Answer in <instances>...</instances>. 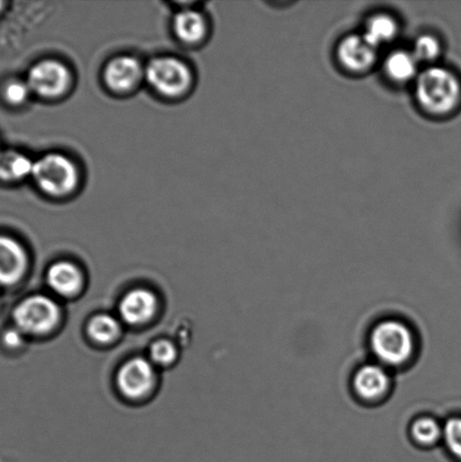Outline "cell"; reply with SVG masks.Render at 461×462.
Wrapping results in <instances>:
<instances>
[{
    "mask_svg": "<svg viewBox=\"0 0 461 462\" xmlns=\"http://www.w3.org/2000/svg\"><path fill=\"white\" fill-rule=\"evenodd\" d=\"M415 98L420 107L432 116H444L458 106L461 86L453 71L429 66L415 79Z\"/></svg>",
    "mask_w": 461,
    "mask_h": 462,
    "instance_id": "1",
    "label": "cell"
},
{
    "mask_svg": "<svg viewBox=\"0 0 461 462\" xmlns=\"http://www.w3.org/2000/svg\"><path fill=\"white\" fill-rule=\"evenodd\" d=\"M370 346L383 364L396 366L410 360L415 342L408 326L397 320H385L373 328Z\"/></svg>",
    "mask_w": 461,
    "mask_h": 462,
    "instance_id": "2",
    "label": "cell"
},
{
    "mask_svg": "<svg viewBox=\"0 0 461 462\" xmlns=\"http://www.w3.org/2000/svg\"><path fill=\"white\" fill-rule=\"evenodd\" d=\"M32 178L44 193L65 197L79 183V171L74 162L60 153H48L34 162Z\"/></svg>",
    "mask_w": 461,
    "mask_h": 462,
    "instance_id": "3",
    "label": "cell"
},
{
    "mask_svg": "<svg viewBox=\"0 0 461 462\" xmlns=\"http://www.w3.org/2000/svg\"><path fill=\"white\" fill-rule=\"evenodd\" d=\"M13 323L23 334L45 335L56 328L60 320V310L51 298L31 296L18 302L13 310Z\"/></svg>",
    "mask_w": 461,
    "mask_h": 462,
    "instance_id": "4",
    "label": "cell"
},
{
    "mask_svg": "<svg viewBox=\"0 0 461 462\" xmlns=\"http://www.w3.org/2000/svg\"><path fill=\"white\" fill-rule=\"evenodd\" d=\"M144 77L149 86L165 97H179L192 84L189 68L173 57L153 59L144 69Z\"/></svg>",
    "mask_w": 461,
    "mask_h": 462,
    "instance_id": "5",
    "label": "cell"
},
{
    "mask_svg": "<svg viewBox=\"0 0 461 462\" xmlns=\"http://www.w3.org/2000/svg\"><path fill=\"white\" fill-rule=\"evenodd\" d=\"M26 83L41 97L58 98L70 88L71 75L63 63L45 60L31 68Z\"/></svg>",
    "mask_w": 461,
    "mask_h": 462,
    "instance_id": "6",
    "label": "cell"
},
{
    "mask_svg": "<svg viewBox=\"0 0 461 462\" xmlns=\"http://www.w3.org/2000/svg\"><path fill=\"white\" fill-rule=\"evenodd\" d=\"M337 58L343 69L351 74H365L378 60V49L364 39L363 34L346 35L337 48Z\"/></svg>",
    "mask_w": 461,
    "mask_h": 462,
    "instance_id": "7",
    "label": "cell"
},
{
    "mask_svg": "<svg viewBox=\"0 0 461 462\" xmlns=\"http://www.w3.org/2000/svg\"><path fill=\"white\" fill-rule=\"evenodd\" d=\"M155 378V369L151 361L134 357L121 366L116 374V384L122 395L138 400L152 391Z\"/></svg>",
    "mask_w": 461,
    "mask_h": 462,
    "instance_id": "8",
    "label": "cell"
},
{
    "mask_svg": "<svg viewBox=\"0 0 461 462\" xmlns=\"http://www.w3.org/2000/svg\"><path fill=\"white\" fill-rule=\"evenodd\" d=\"M29 260L24 247L17 240L0 235V289L16 285L24 278Z\"/></svg>",
    "mask_w": 461,
    "mask_h": 462,
    "instance_id": "9",
    "label": "cell"
},
{
    "mask_svg": "<svg viewBox=\"0 0 461 462\" xmlns=\"http://www.w3.org/2000/svg\"><path fill=\"white\" fill-rule=\"evenodd\" d=\"M143 75L144 70L137 59L120 56L107 63L104 80L113 92L126 93L139 84Z\"/></svg>",
    "mask_w": 461,
    "mask_h": 462,
    "instance_id": "10",
    "label": "cell"
},
{
    "mask_svg": "<svg viewBox=\"0 0 461 462\" xmlns=\"http://www.w3.org/2000/svg\"><path fill=\"white\" fill-rule=\"evenodd\" d=\"M157 298L147 289L131 290L119 303V315L122 321L131 326L148 323L155 315Z\"/></svg>",
    "mask_w": 461,
    "mask_h": 462,
    "instance_id": "11",
    "label": "cell"
},
{
    "mask_svg": "<svg viewBox=\"0 0 461 462\" xmlns=\"http://www.w3.org/2000/svg\"><path fill=\"white\" fill-rule=\"evenodd\" d=\"M47 283L58 296L70 298L80 291L83 275L74 263L60 261L50 266Z\"/></svg>",
    "mask_w": 461,
    "mask_h": 462,
    "instance_id": "12",
    "label": "cell"
},
{
    "mask_svg": "<svg viewBox=\"0 0 461 462\" xmlns=\"http://www.w3.org/2000/svg\"><path fill=\"white\" fill-rule=\"evenodd\" d=\"M391 378L381 365H367L358 370L354 379L355 391L364 400L373 401L383 397L390 389Z\"/></svg>",
    "mask_w": 461,
    "mask_h": 462,
    "instance_id": "13",
    "label": "cell"
},
{
    "mask_svg": "<svg viewBox=\"0 0 461 462\" xmlns=\"http://www.w3.org/2000/svg\"><path fill=\"white\" fill-rule=\"evenodd\" d=\"M419 68L420 62L412 51H405V50L392 51L383 61V71L387 79L396 84L415 81L420 74Z\"/></svg>",
    "mask_w": 461,
    "mask_h": 462,
    "instance_id": "14",
    "label": "cell"
},
{
    "mask_svg": "<svg viewBox=\"0 0 461 462\" xmlns=\"http://www.w3.org/2000/svg\"><path fill=\"white\" fill-rule=\"evenodd\" d=\"M174 31L180 41L185 43H198L205 38L207 22L201 13L185 9L174 18Z\"/></svg>",
    "mask_w": 461,
    "mask_h": 462,
    "instance_id": "15",
    "label": "cell"
},
{
    "mask_svg": "<svg viewBox=\"0 0 461 462\" xmlns=\"http://www.w3.org/2000/svg\"><path fill=\"white\" fill-rule=\"evenodd\" d=\"M397 34L399 24L395 18L382 13L369 18L363 35L373 47L379 50L383 45L392 42Z\"/></svg>",
    "mask_w": 461,
    "mask_h": 462,
    "instance_id": "16",
    "label": "cell"
},
{
    "mask_svg": "<svg viewBox=\"0 0 461 462\" xmlns=\"http://www.w3.org/2000/svg\"><path fill=\"white\" fill-rule=\"evenodd\" d=\"M34 162L21 152H0V180L5 182H18L32 176Z\"/></svg>",
    "mask_w": 461,
    "mask_h": 462,
    "instance_id": "17",
    "label": "cell"
},
{
    "mask_svg": "<svg viewBox=\"0 0 461 462\" xmlns=\"http://www.w3.org/2000/svg\"><path fill=\"white\" fill-rule=\"evenodd\" d=\"M88 337L99 344L115 342L121 333L119 320L111 315L99 314L89 320L88 326Z\"/></svg>",
    "mask_w": 461,
    "mask_h": 462,
    "instance_id": "18",
    "label": "cell"
},
{
    "mask_svg": "<svg viewBox=\"0 0 461 462\" xmlns=\"http://www.w3.org/2000/svg\"><path fill=\"white\" fill-rule=\"evenodd\" d=\"M412 436L420 445H436L440 438L444 436V429H441L436 420L423 418L413 424Z\"/></svg>",
    "mask_w": 461,
    "mask_h": 462,
    "instance_id": "19",
    "label": "cell"
},
{
    "mask_svg": "<svg viewBox=\"0 0 461 462\" xmlns=\"http://www.w3.org/2000/svg\"><path fill=\"white\" fill-rule=\"evenodd\" d=\"M441 50V43L437 36L422 34L415 40L412 53L420 63H433L440 57Z\"/></svg>",
    "mask_w": 461,
    "mask_h": 462,
    "instance_id": "20",
    "label": "cell"
},
{
    "mask_svg": "<svg viewBox=\"0 0 461 462\" xmlns=\"http://www.w3.org/2000/svg\"><path fill=\"white\" fill-rule=\"evenodd\" d=\"M176 356H178V350L174 344L166 339L153 343L149 350V361L155 365H170L176 360Z\"/></svg>",
    "mask_w": 461,
    "mask_h": 462,
    "instance_id": "21",
    "label": "cell"
},
{
    "mask_svg": "<svg viewBox=\"0 0 461 462\" xmlns=\"http://www.w3.org/2000/svg\"><path fill=\"white\" fill-rule=\"evenodd\" d=\"M446 446L456 458L461 460V418L447 420L444 428Z\"/></svg>",
    "mask_w": 461,
    "mask_h": 462,
    "instance_id": "22",
    "label": "cell"
},
{
    "mask_svg": "<svg viewBox=\"0 0 461 462\" xmlns=\"http://www.w3.org/2000/svg\"><path fill=\"white\" fill-rule=\"evenodd\" d=\"M31 88L27 83L21 80H13L5 86L4 95L5 98L12 106H21L25 103L31 94Z\"/></svg>",
    "mask_w": 461,
    "mask_h": 462,
    "instance_id": "23",
    "label": "cell"
},
{
    "mask_svg": "<svg viewBox=\"0 0 461 462\" xmlns=\"http://www.w3.org/2000/svg\"><path fill=\"white\" fill-rule=\"evenodd\" d=\"M26 335L23 334L15 326L9 328L2 335L3 346L9 350H18L24 344Z\"/></svg>",
    "mask_w": 461,
    "mask_h": 462,
    "instance_id": "24",
    "label": "cell"
},
{
    "mask_svg": "<svg viewBox=\"0 0 461 462\" xmlns=\"http://www.w3.org/2000/svg\"><path fill=\"white\" fill-rule=\"evenodd\" d=\"M3 5L4 3H0V11H2Z\"/></svg>",
    "mask_w": 461,
    "mask_h": 462,
    "instance_id": "25",
    "label": "cell"
}]
</instances>
